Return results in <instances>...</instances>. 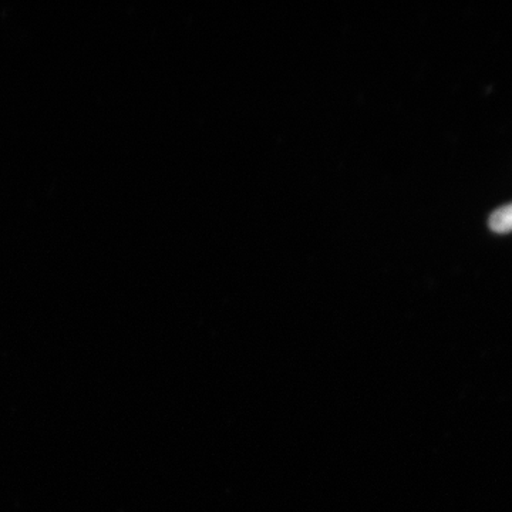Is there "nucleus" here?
Masks as SVG:
<instances>
[{"label": "nucleus", "instance_id": "nucleus-1", "mask_svg": "<svg viewBox=\"0 0 512 512\" xmlns=\"http://www.w3.org/2000/svg\"><path fill=\"white\" fill-rule=\"evenodd\" d=\"M490 227L498 234H507L512 231V204L505 205L494 212L490 220Z\"/></svg>", "mask_w": 512, "mask_h": 512}]
</instances>
